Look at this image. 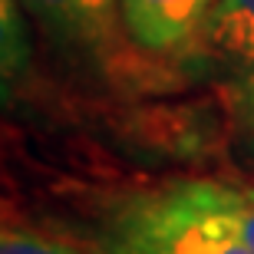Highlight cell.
I'll return each mask as SVG.
<instances>
[{"instance_id": "cell-6", "label": "cell", "mask_w": 254, "mask_h": 254, "mask_svg": "<svg viewBox=\"0 0 254 254\" xmlns=\"http://www.w3.org/2000/svg\"><path fill=\"white\" fill-rule=\"evenodd\" d=\"M211 189H215L218 205L225 208V215L238 225L241 238L254 251V185H231V182L211 179Z\"/></svg>"}, {"instance_id": "cell-4", "label": "cell", "mask_w": 254, "mask_h": 254, "mask_svg": "<svg viewBox=\"0 0 254 254\" xmlns=\"http://www.w3.org/2000/svg\"><path fill=\"white\" fill-rule=\"evenodd\" d=\"M205 60L231 69L235 79L254 69V0H218Z\"/></svg>"}, {"instance_id": "cell-7", "label": "cell", "mask_w": 254, "mask_h": 254, "mask_svg": "<svg viewBox=\"0 0 254 254\" xmlns=\"http://www.w3.org/2000/svg\"><path fill=\"white\" fill-rule=\"evenodd\" d=\"M235 113H238V126L254 145V69L241 79H235Z\"/></svg>"}, {"instance_id": "cell-2", "label": "cell", "mask_w": 254, "mask_h": 254, "mask_svg": "<svg viewBox=\"0 0 254 254\" xmlns=\"http://www.w3.org/2000/svg\"><path fill=\"white\" fill-rule=\"evenodd\" d=\"M218 0H119V20L132 53L169 66L205 63Z\"/></svg>"}, {"instance_id": "cell-5", "label": "cell", "mask_w": 254, "mask_h": 254, "mask_svg": "<svg viewBox=\"0 0 254 254\" xmlns=\"http://www.w3.org/2000/svg\"><path fill=\"white\" fill-rule=\"evenodd\" d=\"M0 254H93V251H86V248L73 245L53 231H43V228L7 221L3 235H0Z\"/></svg>"}, {"instance_id": "cell-3", "label": "cell", "mask_w": 254, "mask_h": 254, "mask_svg": "<svg viewBox=\"0 0 254 254\" xmlns=\"http://www.w3.org/2000/svg\"><path fill=\"white\" fill-rule=\"evenodd\" d=\"M33 23L63 53L93 66H109L119 50H129L119 20V0H20Z\"/></svg>"}, {"instance_id": "cell-1", "label": "cell", "mask_w": 254, "mask_h": 254, "mask_svg": "<svg viewBox=\"0 0 254 254\" xmlns=\"http://www.w3.org/2000/svg\"><path fill=\"white\" fill-rule=\"evenodd\" d=\"M93 254H254L211 179H172L109 198L89 225Z\"/></svg>"}]
</instances>
